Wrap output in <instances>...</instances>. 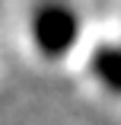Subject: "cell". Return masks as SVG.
I'll return each mask as SVG.
<instances>
[{"label":"cell","mask_w":121,"mask_h":125,"mask_svg":"<svg viewBox=\"0 0 121 125\" xmlns=\"http://www.w3.org/2000/svg\"><path fill=\"white\" fill-rule=\"evenodd\" d=\"M96 74L115 90H121V52L115 48H102V52H96V61H92Z\"/></svg>","instance_id":"7a4b0ae2"},{"label":"cell","mask_w":121,"mask_h":125,"mask_svg":"<svg viewBox=\"0 0 121 125\" xmlns=\"http://www.w3.org/2000/svg\"><path fill=\"white\" fill-rule=\"evenodd\" d=\"M35 39L41 45V52L61 55L70 48V42L77 39V13L64 3H45L35 13Z\"/></svg>","instance_id":"6da1fadb"}]
</instances>
